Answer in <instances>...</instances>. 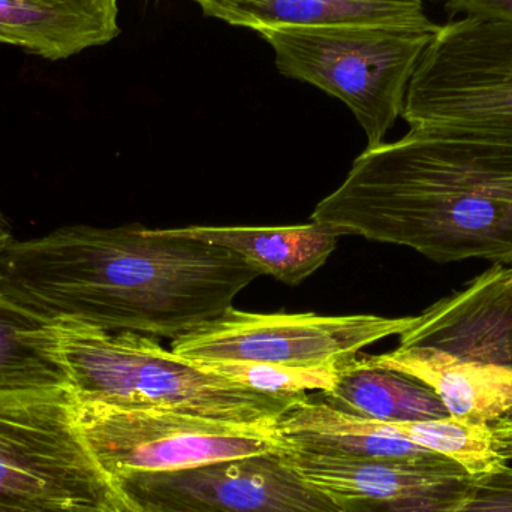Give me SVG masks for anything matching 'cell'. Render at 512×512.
<instances>
[{
  "label": "cell",
  "mask_w": 512,
  "mask_h": 512,
  "mask_svg": "<svg viewBox=\"0 0 512 512\" xmlns=\"http://www.w3.org/2000/svg\"><path fill=\"white\" fill-rule=\"evenodd\" d=\"M261 276L240 256L132 224L72 225L0 252V292L51 324L176 340Z\"/></svg>",
  "instance_id": "obj_1"
},
{
  "label": "cell",
  "mask_w": 512,
  "mask_h": 512,
  "mask_svg": "<svg viewBox=\"0 0 512 512\" xmlns=\"http://www.w3.org/2000/svg\"><path fill=\"white\" fill-rule=\"evenodd\" d=\"M310 221L439 264L512 265V138L409 128L364 150Z\"/></svg>",
  "instance_id": "obj_2"
},
{
  "label": "cell",
  "mask_w": 512,
  "mask_h": 512,
  "mask_svg": "<svg viewBox=\"0 0 512 512\" xmlns=\"http://www.w3.org/2000/svg\"><path fill=\"white\" fill-rule=\"evenodd\" d=\"M60 349L77 402L173 412L243 426L273 427L306 396H271L227 381L137 333L59 322Z\"/></svg>",
  "instance_id": "obj_3"
},
{
  "label": "cell",
  "mask_w": 512,
  "mask_h": 512,
  "mask_svg": "<svg viewBox=\"0 0 512 512\" xmlns=\"http://www.w3.org/2000/svg\"><path fill=\"white\" fill-rule=\"evenodd\" d=\"M439 24H345L259 32L280 74L340 99L367 137L385 143Z\"/></svg>",
  "instance_id": "obj_4"
},
{
  "label": "cell",
  "mask_w": 512,
  "mask_h": 512,
  "mask_svg": "<svg viewBox=\"0 0 512 512\" xmlns=\"http://www.w3.org/2000/svg\"><path fill=\"white\" fill-rule=\"evenodd\" d=\"M69 390L0 394V512H131L75 423Z\"/></svg>",
  "instance_id": "obj_5"
},
{
  "label": "cell",
  "mask_w": 512,
  "mask_h": 512,
  "mask_svg": "<svg viewBox=\"0 0 512 512\" xmlns=\"http://www.w3.org/2000/svg\"><path fill=\"white\" fill-rule=\"evenodd\" d=\"M409 128L512 138V23L439 27L409 83Z\"/></svg>",
  "instance_id": "obj_6"
},
{
  "label": "cell",
  "mask_w": 512,
  "mask_h": 512,
  "mask_svg": "<svg viewBox=\"0 0 512 512\" xmlns=\"http://www.w3.org/2000/svg\"><path fill=\"white\" fill-rule=\"evenodd\" d=\"M74 414L84 444L110 480L131 472L182 471L283 447L273 427L77 400Z\"/></svg>",
  "instance_id": "obj_7"
},
{
  "label": "cell",
  "mask_w": 512,
  "mask_h": 512,
  "mask_svg": "<svg viewBox=\"0 0 512 512\" xmlns=\"http://www.w3.org/2000/svg\"><path fill=\"white\" fill-rule=\"evenodd\" d=\"M417 321L418 315L255 313L230 307L219 318L173 340L171 351L189 360L322 366L360 354L387 337H400Z\"/></svg>",
  "instance_id": "obj_8"
},
{
  "label": "cell",
  "mask_w": 512,
  "mask_h": 512,
  "mask_svg": "<svg viewBox=\"0 0 512 512\" xmlns=\"http://www.w3.org/2000/svg\"><path fill=\"white\" fill-rule=\"evenodd\" d=\"M111 483L131 512H343L304 480L283 447L174 472H131Z\"/></svg>",
  "instance_id": "obj_9"
},
{
  "label": "cell",
  "mask_w": 512,
  "mask_h": 512,
  "mask_svg": "<svg viewBox=\"0 0 512 512\" xmlns=\"http://www.w3.org/2000/svg\"><path fill=\"white\" fill-rule=\"evenodd\" d=\"M294 468L343 512H450L475 475L445 457L351 460L285 450Z\"/></svg>",
  "instance_id": "obj_10"
},
{
  "label": "cell",
  "mask_w": 512,
  "mask_h": 512,
  "mask_svg": "<svg viewBox=\"0 0 512 512\" xmlns=\"http://www.w3.org/2000/svg\"><path fill=\"white\" fill-rule=\"evenodd\" d=\"M399 346H427L463 360L512 367V265L493 264L427 307L400 336Z\"/></svg>",
  "instance_id": "obj_11"
},
{
  "label": "cell",
  "mask_w": 512,
  "mask_h": 512,
  "mask_svg": "<svg viewBox=\"0 0 512 512\" xmlns=\"http://www.w3.org/2000/svg\"><path fill=\"white\" fill-rule=\"evenodd\" d=\"M367 358L426 385L457 420L493 424L512 411V367L463 360L427 346H399Z\"/></svg>",
  "instance_id": "obj_12"
},
{
  "label": "cell",
  "mask_w": 512,
  "mask_h": 512,
  "mask_svg": "<svg viewBox=\"0 0 512 512\" xmlns=\"http://www.w3.org/2000/svg\"><path fill=\"white\" fill-rule=\"evenodd\" d=\"M119 0H0V45L57 62L120 35Z\"/></svg>",
  "instance_id": "obj_13"
},
{
  "label": "cell",
  "mask_w": 512,
  "mask_h": 512,
  "mask_svg": "<svg viewBox=\"0 0 512 512\" xmlns=\"http://www.w3.org/2000/svg\"><path fill=\"white\" fill-rule=\"evenodd\" d=\"M273 429L285 450L310 456L388 460L435 454L403 438L390 423L346 414L310 397L280 415Z\"/></svg>",
  "instance_id": "obj_14"
},
{
  "label": "cell",
  "mask_w": 512,
  "mask_h": 512,
  "mask_svg": "<svg viewBox=\"0 0 512 512\" xmlns=\"http://www.w3.org/2000/svg\"><path fill=\"white\" fill-rule=\"evenodd\" d=\"M207 17L256 32L345 24L429 23L424 0H194Z\"/></svg>",
  "instance_id": "obj_15"
},
{
  "label": "cell",
  "mask_w": 512,
  "mask_h": 512,
  "mask_svg": "<svg viewBox=\"0 0 512 512\" xmlns=\"http://www.w3.org/2000/svg\"><path fill=\"white\" fill-rule=\"evenodd\" d=\"M161 231L227 249L261 276L268 274L289 286L300 285L319 270L340 237L315 222L297 227H186Z\"/></svg>",
  "instance_id": "obj_16"
},
{
  "label": "cell",
  "mask_w": 512,
  "mask_h": 512,
  "mask_svg": "<svg viewBox=\"0 0 512 512\" xmlns=\"http://www.w3.org/2000/svg\"><path fill=\"white\" fill-rule=\"evenodd\" d=\"M322 397L339 411L382 423L450 417L426 385L396 370L375 366L361 352L339 361L336 384Z\"/></svg>",
  "instance_id": "obj_17"
},
{
  "label": "cell",
  "mask_w": 512,
  "mask_h": 512,
  "mask_svg": "<svg viewBox=\"0 0 512 512\" xmlns=\"http://www.w3.org/2000/svg\"><path fill=\"white\" fill-rule=\"evenodd\" d=\"M69 390L56 324L0 292V394Z\"/></svg>",
  "instance_id": "obj_18"
},
{
  "label": "cell",
  "mask_w": 512,
  "mask_h": 512,
  "mask_svg": "<svg viewBox=\"0 0 512 512\" xmlns=\"http://www.w3.org/2000/svg\"><path fill=\"white\" fill-rule=\"evenodd\" d=\"M201 369L256 393L271 396H306L310 391L325 394L333 390L339 375V361L322 366H285L251 361H200Z\"/></svg>",
  "instance_id": "obj_19"
},
{
  "label": "cell",
  "mask_w": 512,
  "mask_h": 512,
  "mask_svg": "<svg viewBox=\"0 0 512 512\" xmlns=\"http://www.w3.org/2000/svg\"><path fill=\"white\" fill-rule=\"evenodd\" d=\"M450 512H512V466L475 475L465 498Z\"/></svg>",
  "instance_id": "obj_20"
},
{
  "label": "cell",
  "mask_w": 512,
  "mask_h": 512,
  "mask_svg": "<svg viewBox=\"0 0 512 512\" xmlns=\"http://www.w3.org/2000/svg\"><path fill=\"white\" fill-rule=\"evenodd\" d=\"M445 9L451 17L512 23V0H447Z\"/></svg>",
  "instance_id": "obj_21"
},
{
  "label": "cell",
  "mask_w": 512,
  "mask_h": 512,
  "mask_svg": "<svg viewBox=\"0 0 512 512\" xmlns=\"http://www.w3.org/2000/svg\"><path fill=\"white\" fill-rule=\"evenodd\" d=\"M499 442V451L507 462H512V411L492 424Z\"/></svg>",
  "instance_id": "obj_22"
},
{
  "label": "cell",
  "mask_w": 512,
  "mask_h": 512,
  "mask_svg": "<svg viewBox=\"0 0 512 512\" xmlns=\"http://www.w3.org/2000/svg\"><path fill=\"white\" fill-rule=\"evenodd\" d=\"M12 242H14V237H12L11 225L0 210V252L8 248Z\"/></svg>",
  "instance_id": "obj_23"
}]
</instances>
